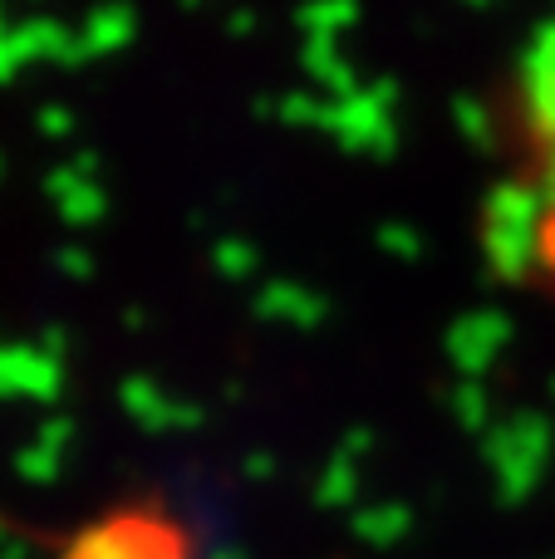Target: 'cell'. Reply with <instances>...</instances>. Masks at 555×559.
I'll return each instance as SVG.
<instances>
[{"label":"cell","instance_id":"cell-1","mask_svg":"<svg viewBox=\"0 0 555 559\" xmlns=\"http://www.w3.org/2000/svg\"><path fill=\"white\" fill-rule=\"evenodd\" d=\"M521 108H527L536 163L555 187V25L531 45V55H527V69H521Z\"/></svg>","mask_w":555,"mask_h":559}]
</instances>
